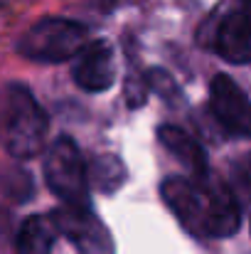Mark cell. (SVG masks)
Masks as SVG:
<instances>
[{"mask_svg": "<svg viewBox=\"0 0 251 254\" xmlns=\"http://www.w3.org/2000/svg\"><path fill=\"white\" fill-rule=\"evenodd\" d=\"M35 192L32 185V175L22 168H12L5 173V195L12 202H27Z\"/></svg>", "mask_w": 251, "mask_h": 254, "instance_id": "obj_12", "label": "cell"}, {"mask_svg": "<svg viewBox=\"0 0 251 254\" xmlns=\"http://www.w3.org/2000/svg\"><path fill=\"white\" fill-rule=\"evenodd\" d=\"M244 2H247V5H249V7H251V0H244Z\"/></svg>", "mask_w": 251, "mask_h": 254, "instance_id": "obj_16", "label": "cell"}, {"mask_svg": "<svg viewBox=\"0 0 251 254\" xmlns=\"http://www.w3.org/2000/svg\"><path fill=\"white\" fill-rule=\"evenodd\" d=\"M158 141L165 146L177 161H182L187 168L192 170L195 178L209 175L204 148H202L187 131H182V128H177V126H160V128H158Z\"/></svg>", "mask_w": 251, "mask_h": 254, "instance_id": "obj_9", "label": "cell"}, {"mask_svg": "<svg viewBox=\"0 0 251 254\" xmlns=\"http://www.w3.org/2000/svg\"><path fill=\"white\" fill-rule=\"evenodd\" d=\"M89 183L101 192H116L126 183V166L113 153H101L89 166Z\"/></svg>", "mask_w": 251, "mask_h": 254, "instance_id": "obj_11", "label": "cell"}, {"mask_svg": "<svg viewBox=\"0 0 251 254\" xmlns=\"http://www.w3.org/2000/svg\"><path fill=\"white\" fill-rule=\"evenodd\" d=\"M57 232L64 235L82 254H113V240L106 225L91 212V207L64 205L50 215Z\"/></svg>", "mask_w": 251, "mask_h": 254, "instance_id": "obj_5", "label": "cell"}, {"mask_svg": "<svg viewBox=\"0 0 251 254\" xmlns=\"http://www.w3.org/2000/svg\"><path fill=\"white\" fill-rule=\"evenodd\" d=\"M86 35V27L77 20L45 17L17 40V52L35 62H67L82 55V50L89 45Z\"/></svg>", "mask_w": 251, "mask_h": 254, "instance_id": "obj_3", "label": "cell"}, {"mask_svg": "<svg viewBox=\"0 0 251 254\" xmlns=\"http://www.w3.org/2000/svg\"><path fill=\"white\" fill-rule=\"evenodd\" d=\"M54 235H57V227L52 220L32 215L20 225L17 237H15V247L20 254H52Z\"/></svg>", "mask_w": 251, "mask_h": 254, "instance_id": "obj_10", "label": "cell"}, {"mask_svg": "<svg viewBox=\"0 0 251 254\" xmlns=\"http://www.w3.org/2000/svg\"><path fill=\"white\" fill-rule=\"evenodd\" d=\"M163 200L177 215V220L200 237H229L239 230L242 210L234 190L222 183L204 178H167L160 185Z\"/></svg>", "mask_w": 251, "mask_h": 254, "instance_id": "obj_1", "label": "cell"}, {"mask_svg": "<svg viewBox=\"0 0 251 254\" xmlns=\"http://www.w3.org/2000/svg\"><path fill=\"white\" fill-rule=\"evenodd\" d=\"M209 106L217 121L234 136L251 138V101L227 74H217L209 84Z\"/></svg>", "mask_w": 251, "mask_h": 254, "instance_id": "obj_6", "label": "cell"}, {"mask_svg": "<svg viewBox=\"0 0 251 254\" xmlns=\"http://www.w3.org/2000/svg\"><path fill=\"white\" fill-rule=\"evenodd\" d=\"M148 79L143 77H136V74H128L126 77V86H123V96L128 101L131 109H138L146 104V96H148Z\"/></svg>", "mask_w": 251, "mask_h": 254, "instance_id": "obj_14", "label": "cell"}, {"mask_svg": "<svg viewBox=\"0 0 251 254\" xmlns=\"http://www.w3.org/2000/svg\"><path fill=\"white\" fill-rule=\"evenodd\" d=\"M214 47L222 60L232 64H249L251 62V15L249 12H229L217 32Z\"/></svg>", "mask_w": 251, "mask_h": 254, "instance_id": "obj_8", "label": "cell"}, {"mask_svg": "<svg viewBox=\"0 0 251 254\" xmlns=\"http://www.w3.org/2000/svg\"><path fill=\"white\" fill-rule=\"evenodd\" d=\"M45 136H47V114L40 109L30 89L22 84H7L2 101L5 151L17 161L35 158L45 146Z\"/></svg>", "mask_w": 251, "mask_h": 254, "instance_id": "obj_2", "label": "cell"}, {"mask_svg": "<svg viewBox=\"0 0 251 254\" xmlns=\"http://www.w3.org/2000/svg\"><path fill=\"white\" fill-rule=\"evenodd\" d=\"M146 79H148V86H151L160 99H165L167 104H175V99H180L177 84L172 82V77L167 74L165 69H151V72L146 74Z\"/></svg>", "mask_w": 251, "mask_h": 254, "instance_id": "obj_13", "label": "cell"}, {"mask_svg": "<svg viewBox=\"0 0 251 254\" xmlns=\"http://www.w3.org/2000/svg\"><path fill=\"white\" fill-rule=\"evenodd\" d=\"M234 180H237V185H242V188H247V192L251 195V156H244L242 161H237L234 163Z\"/></svg>", "mask_w": 251, "mask_h": 254, "instance_id": "obj_15", "label": "cell"}, {"mask_svg": "<svg viewBox=\"0 0 251 254\" xmlns=\"http://www.w3.org/2000/svg\"><path fill=\"white\" fill-rule=\"evenodd\" d=\"M72 74L84 91H106L116 82V62L111 45L103 40L89 42L77 57Z\"/></svg>", "mask_w": 251, "mask_h": 254, "instance_id": "obj_7", "label": "cell"}, {"mask_svg": "<svg viewBox=\"0 0 251 254\" xmlns=\"http://www.w3.org/2000/svg\"><path fill=\"white\" fill-rule=\"evenodd\" d=\"M47 188L72 207H89V170L69 136H59L45 158Z\"/></svg>", "mask_w": 251, "mask_h": 254, "instance_id": "obj_4", "label": "cell"}]
</instances>
